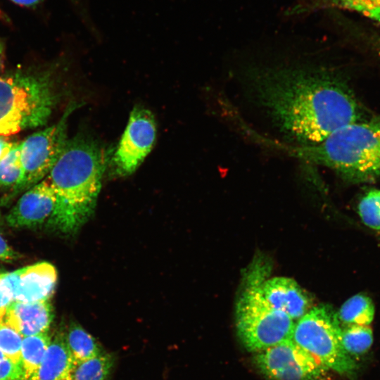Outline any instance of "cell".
<instances>
[{
  "instance_id": "83f0119b",
  "label": "cell",
  "mask_w": 380,
  "mask_h": 380,
  "mask_svg": "<svg viewBox=\"0 0 380 380\" xmlns=\"http://www.w3.org/2000/svg\"><path fill=\"white\" fill-rule=\"evenodd\" d=\"M13 3L25 7H34L44 0H11Z\"/></svg>"
},
{
  "instance_id": "277c9868",
  "label": "cell",
  "mask_w": 380,
  "mask_h": 380,
  "mask_svg": "<svg viewBox=\"0 0 380 380\" xmlns=\"http://www.w3.org/2000/svg\"><path fill=\"white\" fill-rule=\"evenodd\" d=\"M58 100L49 72L17 70L0 76V136L44 125Z\"/></svg>"
},
{
  "instance_id": "9a60e30c",
  "label": "cell",
  "mask_w": 380,
  "mask_h": 380,
  "mask_svg": "<svg viewBox=\"0 0 380 380\" xmlns=\"http://www.w3.org/2000/svg\"><path fill=\"white\" fill-rule=\"evenodd\" d=\"M63 336L74 364L89 360L104 351L98 341L79 324L70 323L63 331Z\"/></svg>"
},
{
  "instance_id": "9c48e42d",
  "label": "cell",
  "mask_w": 380,
  "mask_h": 380,
  "mask_svg": "<svg viewBox=\"0 0 380 380\" xmlns=\"http://www.w3.org/2000/svg\"><path fill=\"white\" fill-rule=\"evenodd\" d=\"M156 137L153 113L142 106H134L113 156L116 172L122 176L133 173L151 152Z\"/></svg>"
},
{
  "instance_id": "6da1fadb",
  "label": "cell",
  "mask_w": 380,
  "mask_h": 380,
  "mask_svg": "<svg viewBox=\"0 0 380 380\" xmlns=\"http://www.w3.org/2000/svg\"><path fill=\"white\" fill-rule=\"evenodd\" d=\"M248 87L272 123L295 145L317 144L365 118L346 83L319 66L289 65L252 69Z\"/></svg>"
},
{
  "instance_id": "8fae6325",
  "label": "cell",
  "mask_w": 380,
  "mask_h": 380,
  "mask_svg": "<svg viewBox=\"0 0 380 380\" xmlns=\"http://www.w3.org/2000/svg\"><path fill=\"white\" fill-rule=\"evenodd\" d=\"M56 205V196L46 179L35 184L20 197L6 215L10 227L34 228L50 224Z\"/></svg>"
},
{
  "instance_id": "ac0fdd59",
  "label": "cell",
  "mask_w": 380,
  "mask_h": 380,
  "mask_svg": "<svg viewBox=\"0 0 380 380\" xmlns=\"http://www.w3.org/2000/svg\"><path fill=\"white\" fill-rule=\"evenodd\" d=\"M115 364L113 354L104 350L94 357L75 364L72 380H110Z\"/></svg>"
},
{
  "instance_id": "5bb4252c",
  "label": "cell",
  "mask_w": 380,
  "mask_h": 380,
  "mask_svg": "<svg viewBox=\"0 0 380 380\" xmlns=\"http://www.w3.org/2000/svg\"><path fill=\"white\" fill-rule=\"evenodd\" d=\"M74 365L63 331L57 332L52 336L44 359L30 380H72Z\"/></svg>"
},
{
  "instance_id": "d6986e66",
  "label": "cell",
  "mask_w": 380,
  "mask_h": 380,
  "mask_svg": "<svg viewBox=\"0 0 380 380\" xmlns=\"http://www.w3.org/2000/svg\"><path fill=\"white\" fill-rule=\"evenodd\" d=\"M341 340L346 352L353 357L367 353L373 343V332L369 325L341 324Z\"/></svg>"
},
{
  "instance_id": "ba28073f",
  "label": "cell",
  "mask_w": 380,
  "mask_h": 380,
  "mask_svg": "<svg viewBox=\"0 0 380 380\" xmlns=\"http://www.w3.org/2000/svg\"><path fill=\"white\" fill-rule=\"evenodd\" d=\"M253 360L268 380H325L329 372L292 338L253 353Z\"/></svg>"
},
{
  "instance_id": "e0dca14e",
  "label": "cell",
  "mask_w": 380,
  "mask_h": 380,
  "mask_svg": "<svg viewBox=\"0 0 380 380\" xmlns=\"http://www.w3.org/2000/svg\"><path fill=\"white\" fill-rule=\"evenodd\" d=\"M374 305L367 296L359 293L348 298L337 312L343 325H369L374 319Z\"/></svg>"
},
{
  "instance_id": "3957f363",
  "label": "cell",
  "mask_w": 380,
  "mask_h": 380,
  "mask_svg": "<svg viewBox=\"0 0 380 380\" xmlns=\"http://www.w3.org/2000/svg\"><path fill=\"white\" fill-rule=\"evenodd\" d=\"M287 154L331 168L343 178L362 182L380 177V119L363 118L310 145L269 140Z\"/></svg>"
},
{
  "instance_id": "d4e9b609",
  "label": "cell",
  "mask_w": 380,
  "mask_h": 380,
  "mask_svg": "<svg viewBox=\"0 0 380 380\" xmlns=\"http://www.w3.org/2000/svg\"><path fill=\"white\" fill-rule=\"evenodd\" d=\"M20 255L11 247L0 234V260L12 262L18 259Z\"/></svg>"
},
{
  "instance_id": "44dd1931",
  "label": "cell",
  "mask_w": 380,
  "mask_h": 380,
  "mask_svg": "<svg viewBox=\"0 0 380 380\" xmlns=\"http://www.w3.org/2000/svg\"><path fill=\"white\" fill-rule=\"evenodd\" d=\"M358 213L365 224L380 230V190H370L362 198Z\"/></svg>"
},
{
  "instance_id": "30bf717a",
  "label": "cell",
  "mask_w": 380,
  "mask_h": 380,
  "mask_svg": "<svg viewBox=\"0 0 380 380\" xmlns=\"http://www.w3.org/2000/svg\"><path fill=\"white\" fill-rule=\"evenodd\" d=\"M1 280L13 302L31 303L49 300L57 283V271L47 262L0 273Z\"/></svg>"
},
{
  "instance_id": "2e32d148",
  "label": "cell",
  "mask_w": 380,
  "mask_h": 380,
  "mask_svg": "<svg viewBox=\"0 0 380 380\" xmlns=\"http://www.w3.org/2000/svg\"><path fill=\"white\" fill-rule=\"evenodd\" d=\"M51 338L48 332L23 338L20 362L25 380H30L36 374Z\"/></svg>"
},
{
  "instance_id": "f546056e",
  "label": "cell",
  "mask_w": 380,
  "mask_h": 380,
  "mask_svg": "<svg viewBox=\"0 0 380 380\" xmlns=\"http://www.w3.org/2000/svg\"><path fill=\"white\" fill-rule=\"evenodd\" d=\"M6 356L3 354V353L0 350V360H1L4 357Z\"/></svg>"
},
{
  "instance_id": "603a6c76",
  "label": "cell",
  "mask_w": 380,
  "mask_h": 380,
  "mask_svg": "<svg viewBox=\"0 0 380 380\" xmlns=\"http://www.w3.org/2000/svg\"><path fill=\"white\" fill-rule=\"evenodd\" d=\"M334 5L380 23V0H330Z\"/></svg>"
},
{
  "instance_id": "4dcf8cb0",
  "label": "cell",
  "mask_w": 380,
  "mask_h": 380,
  "mask_svg": "<svg viewBox=\"0 0 380 380\" xmlns=\"http://www.w3.org/2000/svg\"><path fill=\"white\" fill-rule=\"evenodd\" d=\"M0 217H1V215H0Z\"/></svg>"
},
{
  "instance_id": "7a4b0ae2",
  "label": "cell",
  "mask_w": 380,
  "mask_h": 380,
  "mask_svg": "<svg viewBox=\"0 0 380 380\" xmlns=\"http://www.w3.org/2000/svg\"><path fill=\"white\" fill-rule=\"evenodd\" d=\"M107 156L95 141L68 139L46 177L56 196L50 224L63 233L77 230L94 210L101 186Z\"/></svg>"
},
{
  "instance_id": "4fadbf2b",
  "label": "cell",
  "mask_w": 380,
  "mask_h": 380,
  "mask_svg": "<svg viewBox=\"0 0 380 380\" xmlns=\"http://www.w3.org/2000/svg\"><path fill=\"white\" fill-rule=\"evenodd\" d=\"M53 318L49 300L31 303L14 301L8 307L3 322L24 338L47 333Z\"/></svg>"
},
{
  "instance_id": "7c38bea8",
  "label": "cell",
  "mask_w": 380,
  "mask_h": 380,
  "mask_svg": "<svg viewBox=\"0 0 380 380\" xmlns=\"http://www.w3.org/2000/svg\"><path fill=\"white\" fill-rule=\"evenodd\" d=\"M261 292L271 307L286 313L296 322L311 308L308 295L295 280L289 277L264 279Z\"/></svg>"
},
{
  "instance_id": "4316f807",
  "label": "cell",
  "mask_w": 380,
  "mask_h": 380,
  "mask_svg": "<svg viewBox=\"0 0 380 380\" xmlns=\"http://www.w3.org/2000/svg\"><path fill=\"white\" fill-rule=\"evenodd\" d=\"M15 142L6 136H0V160L11 150Z\"/></svg>"
},
{
  "instance_id": "484cf974",
  "label": "cell",
  "mask_w": 380,
  "mask_h": 380,
  "mask_svg": "<svg viewBox=\"0 0 380 380\" xmlns=\"http://www.w3.org/2000/svg\"><path fill=\"white\" fill-rule=\"evenodd\" d=\"M12 302L9 292L0 279V322H3L6 310Z\"/></svg>"
},
{
  "instance_id": "f1b7e54d",
  "label": "cell",
  "mask_w": 380,
  "mask_h": 380,
  "mask_svg": "<svg viewBox=\"0 0 380 380\" xmlns=\"http://www.w3.org/2000/svg\"><path fill=\"white\" fill-rule=\"evenodd\" d=\"M4 43L0 39V70H1L4 64Z\"/></svg>"
},
{
  "instance_id": "8992f818",
  "label": "cell",
  "mask_w": 380,
  "mask_h": 380,
  "mask_svg": "<svg viewBox=\"0 0 380 380\" xmlns=\"http://www.w3.org/2000/svg\"><path fill=\"white\" fill-rule=\"evenodd\" d=\"M291 338L328 369L348 376L355 374L357 364L343 346L341 324L331 306L311 308L296 322Z\"/></svg>"
},
{
  "instance_id": "52a82bcc",
  "label": "cell",
  "mask_w": 380,
  "mask_h": 380,
  "mask_svg": "<svg viewBox=\"0 0 380 380\" xmlns=\"http://www.w3.org/2000/svg\"><path fill=\"white\" fill-rule=\"evenodd\" d=\"M75 108V103H72L57 123L30 134L20 142L23 177L12 196L28 190L49 175L68 140V118Z\"/></svg>"
},
{
  "instance_id": "7402d4cb",
  "label": "cell",
  "mask_w": 380,
  "mask_h": 380,
  "mask_svg": "<svg viewBox=\"0 0 380 380\" xmlns=\"http://www.w3.org/2000/svg\"><path fill=\"white\" fill-rule=\"evenodd\" d=\"M23 338L12 327L0 322V350L6 357L20 364Z\"/></svg>"
},
{
  "instance_id": "ffe728a7",
  "label": "cell",
  "mask_w": 380,
  "mask_h": 380,
  "mask_svg": "<svg viewBox=\"0 0 380 380\" xmlns=\"http://www.w3.org/2000/svg\"><path fill=\"white\" fill-rule=\"evenodd\" d=\"M23 177L20 160V143L15 142L9 153L0 160V187L12 191L19 185Z\"/></svg>"
},
{
  "instance_id": "5b68a950",
  "label": "cell",
  "mask_w": 380,
  "mask_h": 380,
  "mask_svg": "<svg viewBox=\"0 0 380 380\" xmlns=\"http://www.w3.org/2000/svg\"><path fill=\"white\" fill-rule=\"evenodd\" d=\"M236 305L237 335L245 348L253 353L291 338L296 321L271 307L261 292L265 272H249Z\"/></svg>"
},
{
  "instance_id": "cb8c5ba5",
  "label": "cell",
  "mask_w": 380,
  "mask_h": 380,
  "mask_svg": "<svg viewBox=\"0 0 380 380\" xmlns=\"http://www.w3.org/2000/svg\"><path fill=\"white\" fill-rule=\"evenodd\" d=\"M0 380H25L21 364L4 357L0 360Z\"/></svg>"
}]
</instances>
